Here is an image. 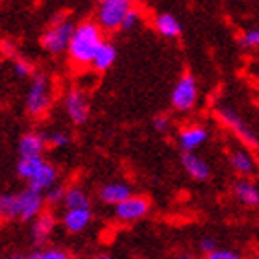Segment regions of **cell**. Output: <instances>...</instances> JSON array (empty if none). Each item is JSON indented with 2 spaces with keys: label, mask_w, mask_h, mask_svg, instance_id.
I'll return each mask as SVG.
<instances>
[{
  "label": "cell",
  "mask_w": 259,
  "mask_h": 259,
  "mask_svg": "<svg viewBox=\"0 0 259 259\" xmlns=\"http://www.w3.org/2000/svg\"><path fill=\"white\" fill-rule=\"evenodd\" d=\"M0 217H2V221L21 219V196H19V193H4L0 196Z\"/></svg>",
  "instance_id": "21"
},
{
  "label": "cell",
  "mask_w": 259,
  "mask_h": 259,
  "mask_svg": "<svg viewBox=\"0 0 259 259\" xmlns=\"http://www.w3.org/2000/svg\"><path fill=\"white\" fill-rule=\"evenodd\" d=\"M132 6L124 0H102L97 10V24L106 32H115L122 28L126 13Z\"/></svg>",
  "instance_id": "4"
},
{
  "label": "cell",
  "mask_w": 259,
  "mask_h": 259,
  "mask_svg": "<svg viewBox=\"0 0 259 259\" xmlns=\"http://www.w3.org/2000/svg\"><path fill=\"white\" fill-rule=\"evenodd\" d=\"M19 196H21V221L22 222L35 221L43 213L45 194L28 187V189L21 191Z\"/></svg>",
  "instance_id": "9"
},
{
  "label": "cell",
  "mask_w": 259,
  "mask_h": 259,
  "mask_svg": "<svg viewBox=\"0 0 259 259\" xmlns=\"http://www.w3.org/2000/svg\"><path fill=\"white\" fill-rule=\"evenodd\" d=\"M233 194H235V198H237L241 204L250 205V207L259 205V189L250 182V180H239V182H235V185H233Z\"/></svg>",
  "instance_id": "20"
},
{
  "label": "cell",
  "mask_w": 259,
  "mask_h": 259,
  "mask_svg": "<svg viewBox=\"0 0 259 259\" xmlns=\"http://www.w3.org/2000/svg\"><path fill=\"white\" fill-rule=\"evenodd\" d=\"M95 259H115V257H111V255H108V254H100V255H97Z\"/></svg>",
  "instance_id": "33"
},
{
  "label": "cell",
  "mask_w": 259,
  "mask_h": 259,
  "mask_svg": "<svg viewBox=\"0 0 259 259\" xmlns=\"http://www.w3.org/2000/svg\"><path fill=\"white\" fill-rule=\"evenodd\" d=\"M180 161L184 165L185 172L189 174L193 180H196V182H205V180L209 178V174H211L209 165H207L196 152H182Z\"/></svg>",
  "instance_id": "11"
},
{
  "label": "cell",
  "mask_w": 259,
  "mask_h": 259,
  "mask_svg": "<svg viewBox=\"0 0 259 259\" xmlns=\"http://www.w3.org/2000/svg\"><path fill=\"white\" fill-rule=\"evenodd\" d=\"M154 28L157 30L159 35L167 39H176L182 33V24L170 13H157L156 19H154Z\"/></svg>",
  "instance_id": "19"
},
{
  "label": "cell",
  "mask_w": 259,
  "mask_h": 259,
  "mask_svg": "<svg viewBox=\"0 0 259 259\" xmlns=\"http://www.w3.org/2000/svg\"><path fill=\"white\" fill-rule=\"evenodd\" d=\"M102 28L98 26L97 22L85 21L80 22L76 26L74 33H72V39H70L69 45V58L70 61L78 67H85V65H91L95 60V54H97L98 47L102 45Z\"/></svg>",
  "instance_id": "1"
},
{
  "label": "cell",
  "mask_w": 259,
  "mask_h": 259,
  "mask_svg": "<svg viewBox=\"0 0 259 259\" xmlns=\"http://www.w3.org/2000/svg\"><path fill=\"white\" fill-rule=\"evenodd\" d=\"M13 72L19 78H30V76H35V67L32 61L24 60V58H17L13 61Z\"/></svg>",
  "instance_id": "25"
},
{
  "label": "cell",
  "mask_w": 259,
  "mask_h": 259,
  "mask_svg": "<svg viewBox=\"0 0 259 259\" xmlns=\"http://www.w3.org/2000/svg\"><path fill=\"white\" fill-rule=\"evenodd\" d=\"M209 137V132L204 128V126L193 124V126H185V128L180 130L178 134V145L182 148V152H194L198 146H202Z\"/></svg>",
  "instance_id": "10"
},
{
  "label": "cell",
  "mask_w": 259,
  "mask_h": 259,
  "mask_svg": "<svg viewBox=\"0 0 259 259\" xmlns=\"http://www.w3.org/2000/svg\"><path fill=\"white\" fill-rule=\"evenodd\" d=\"M150 209V202L145 196H130L124 202H120L119 205H115V215L122 222H134L139 221L148 213Z\"/></svg>",
  "instance_id": "8"
},
{
  "label": "cell",
  "mask_w": 259,
  "mask_h": 259,
  "mask_svg": "<svg viewBox=\"0 0 259 259\" xmlns=\"http://www.w3.org/2000/svg\"><path fill=\"white\" fill-rule=\"evenodd\" d=\"M24 106H26L28 115L33 117V119L43 117L52 106V83L41 72H35V76H32Z\"/></svg>",
  "instance_id": "2"
},
{
  "label": "cell",
  "mask_w": 259,
  "mask_h": 259,
  "mask_svg": "<svg viewBox=\"0 0 259 259\" xmlns=\"http://www.w3.org/2000/svg\"><path fill=\"white\" fill-rule=\"evenodd\" d=\"M139 19H141L139 11L134 10V8H130V11L124 17V22H122V30H126V32H128V30H134L135 24L139 22Z\"/></svg>",
  "instance_id": "29"
},
{
  "label": "cell",
  "mask_w": 259,
  "mask_h": 259,
  "mask_svg": "<svg viewBox=\"0 0 259 259\" xmlns=\"http://www.w3.org/2000/svg\"><path fill=\"white\" fill-rule=\"evenodd\" d=\"M65 111H67V117L70 119V122L76 126L85 124L89 120V104H87L85 93L78 89V87H72L67 91L65 95Z\"/></svg>",
  "instance_id": "7"
},
{
  "label": "cell",
  "mask_w": 259,
  "mask_h": 259,
  "mask_svg": "<svg viewBox=\"0 0 259 259\" xmlns=\"http://www.w3.org/2000/svg\"><path fill=\"white\" fill-rule=\"evenodd\" d=\"M168 128H170V119H168L167 115H157L156 119H154V130H156V132L167 134Z\"/></svg>",
  "instance_id": "31"
},
{
  "label": "cell",
  "mask_w": 259,
  "mask_h": 259,
  "mask_svg": "<svg viewBox=\"0 0 259 259\" xmlns=\"http://www.w3.org/2000/svg\"><path fill=\"white\" fill-rule=\"evenodd\" d=\"M65 193H67V189H63L61 185H54L52 189H49L45 193V202H49L52 205L60 204V202L65 200Z\"/></svg>",
  "instance_id": "27"
},
{
  "label": "cell",
  "mask_w": 259,
  "mask_h": 259,
  "mask_svg": "<svg viewBox=\"0 0 259 259\" xmlns=\"http://www.w3.org/2000/svg\"><path fill=\"white\" fill-rule=\"evenodd\" d=\"M74 30H76L74 22H70L69 19H58L41 35V47L49 54H61L65 50H69L70 39H72Z\"/></svg>",
  "instance_id": "3"
},
{
  "label": "cell",
  "mask_w": 259,
  "mask_h": 259,
  "mask_svg": "<svg viewBox=\"0 0 259 259\" xmlns=\"http://www.w3.org/2000/svg\"><path fill=\"white\" fill-rule=\"evenodd\" d=\"M54 226H56V219L54 215L50 213V211H43L41 215L35 219L32 226V241L35 246H43L49 237L52 235L54 232Z\"/></svg>",
  "instance_id": "13"
},
{
  "label": "cell",
  "mask_w": 259,
  "mask_h": 259,
  "mask_svg": "<svg viewBox=\"0 0 259 259\" xmlns=\"http://www.w3.org/2000/svg\"><path fill=\"white\" fill-rule=\"evenodd\" d=\"M198 98V83L193 74H184L176 81L172 93H170V104L176 111H189L194 108Z\"/></svg>",
  "instance_id": "6"
},
{
  "label": "cell",
  "mask_w": 259,
  "mask_h": 259,
  "mask_svg": "<svg viewBox=\"0 0 259 259\" xmlns=\"http://www.w3.org/2000/svg\"><path fill=\"white\" fill-rule=\"evenodd\" d=\"M63 204L67 209H91V200L81 187H69Z\"/></svg>",
  "instance_id": "22"
},
{
  "label": "cell",
  "mask_w": 259,
  "mask_h": 259,
  "mask_svg": "<svg viewBox=\"0 0 259 259\" xmlns=\"http://www.w3.org/2000/svg\"><path fill=\"white\" fill-rule=\"evenodd\" d=\"M100 2H102V0H100ZM124 2H128V4H132V2H134V0H124Z\"/></svg>",
  "instance_id": "35"
},
{
  "label": "cell",
  "mask_w": 259,
  "mask_h": 259,
  "mask_svg": "<svg viewBox=\"0 0 259 259\" xmlns=\"http://www.w3.org/2000/svg\"><path fill=\"white\" fill-rule=\"evenodd\" d=\"M100 200L104 204L109 205H119L120 202H124L126 198L132 196V191L126 184H120V182H113V184H106L100 189Z\"/></svg>",
  "instance_id": "17"
},
{
  "label": "cell",
  "mask_w": 259,
  "mask_h": 259,
  "mask_svg": "<svg viewBox=\"0 0 259 259\" xmlns=\"http://www.w3.org/2000/svg\"><path fill=\"white\" fill-rule=\"evenodd\" d=\"M61 222L69 233H80L91 222V209H67Z\"/></svg>",
  "instance_id": "16"
},
{
  "label": "cell",
  "mask_w": 259,
  "mask_h": 259,
  "mask_svg": "<svg viewBox=\"0 0 259 259\" xmlns=\"http://www.w3.org/2000/svg\"><path fill=\"white\" fill-rule=\"evenodd\" d=\"M230 165H232L233 170L237 174H241V176H250V174L255 170L254 157H252V154H250L244 146L233 148V150L230 152Z\"/></svg>",
  "instance_id": "15"
},
{
  "label": "cell",
  "mask_w": 259,
  "mask_h": 259,
  "mask_svg": "<svg viewBox=\"0 0 259 259\" xmlns=\"http://www.w3.org/2000/svg\"><path fill=\"white\" fill-rule=\"evenodd\" d=\"M47 143L54 146V148H61V146H67L70 143V137L61 130H56L50 135H47Z\"/></svg>",
  "instance_id": "28"
},
{
  "label": "cell",
  "mask_w": 259,
  "mask_h": 259,
  "mask_svg": "<svg viewBox=\"0 0 259 259\" xmlns=\"http://www.w3.org/2000/svg\"><path fill=\"white\" fill-rule=\"evenodd\" d=\"M11 259H19V257H11Z\"/></svg>",
  "instance_id": "36"
},
{
  "label": "cell",
  "mask_w": 259,
  "mask_h": 259,
  "mask_svg": "<svg viewBox=\"0 0 259 259\" xmlns=\"http://www.w3.org/2000/svg\"><path fill=\"white\" fill-rule=\"evenodd\" d=\"M22 259H70V255L61 248H47V250H37L28 254Z\"/></svg>",
  "instance_id": "24"
},
{
  "label": "cell",
  "mask_w": 259,
  "mask_h": 259,
  "mask_svg": "<svg viewBox=\"0 0 259 259\" xmlns=\"http://www.w3.org/2000/svg\"><path fill=\"white\" fill-rule=\"evenodd\" d=\"M178 259H194V257H193L191 254H180V255H178Z\"/></svg>",
  "instance_id": "34"
},
{
  "label": "cell",
  "mask_w": 259,
  "mask_h": 259,
  "mask_svg": "<svg viewBox=\"0 0 259 259\" xmlns=\"http://www.w3.org/2000/svg\"><path fill=\"white\" fill-rule=\"evenodd\" d=\"M58 182V170H56L54 165H50L49 161L43 163V167L39 168L35 176H33L30 182H28V187L33 191H37V193H47L49 189H52Z\"/></svg>",
  "instance_id": "14"
},
{
  "label": "cell",
  "mask_w": 259,
  "mask_h": 259,
  "mask_svg": "<svg viewBox=\"0 0 259 259\" xmlns=\"http://www.w3.org/2000/svg\"><path fill=\"white\" fill-rule=\"evenodd\" d=\"M117 61V49L111 41H106L104 39L102 45L98 47L97 54H95V60H93L91 67L98 72H104L108 70L109 67H113V63Z\"/></svg>",
  "instance_id": "18"
},
{
  "label": "cell",
  "mask_w": 259,
  "mask_h": 259,
  "mask_svg": "<svg viewBox=\"0 0 259 259\" xmlns=\"http://www.w3.org/2000/svg\"><path fill=\"white\" fill-rule=\"evenodd\" d=\"M239 45L246 50H259V28L244 32L239 39Z\"/></svg>",
  "instance_id": "26"
},
{
  "label": "cell",
  "mask_w": 259,
  "mask_h": 259,
  "mask_svg": "<svg viewBox=\"0 0 259 259\" xmlns=\"http://www.w3.org/2000/svg\"><path fill=\"white\" fill-rule=\"evenodd\" d=\"M47 146V135L37 132H28L19 139V157H39L43 156Z\"/></svg>",
  "instance_id": "12"
},
{
  "label": "cell",
  "mask_w": 259,
  "mask_h": 259,
  "mask_svg": "<svg viewBox=\"0 0 259 259\" xmlns=\"http://www.w3.org/2000/svg\"><path fill=\"white\" fill-rule=\"evenodd\" d=\"M205 259H243L239 254L232 252V250H219L217 248L215 252H211V254L205 255Z\"/></svg>",
  "instance_id": "30"
},
{
  "label": "cell",
  "mask_w": 259,
  "mask_h": 259,
  "mask_svg": "<svg viewBox=\"0 0 259 259\" xmlns=\"http://www.w3.org/2000/svg\"><path fill=\"white\" fill-rule=\"evenodd\" d=\"M217 117H219V120H221L222 124L226 126V128H230L233 134L237 135V139L241 141L244 146H248V148H257L259 146V139H257V135L254 134V130L244 122L243 117H241L235 109L228 108V106L219 108L217 109Z\"/></svg>",
  "instance_id": "5"
},
{
  "label": "cell",
  "mask_w": 259,
  "mask_h": 259,
  "mask_svg": "<svg viewBox=\"0 0 259 259\" xmlns=\"http://www.w3.org/2000/svg\"><path fill=\"white\" fill-rule=\"evenodd\" d=\"M200 250H202L205 255L211 254V252H215V250H217V241L213 237L202 239V243H200Z\"/></svg>",
  "instance_id": "32"
},
{
  "label": "cell",
  "mask_w": 259,
  "mask_h": 259,
  "mask_svg": "<svg viewBox=\"0 0 259 259\" xmlns=\"http://www.w3.org/2000/svg\"><path fill=\"white\" fill-rule=\"evenodd\" d=\"M43 156L39 157H19V161H17V176L22 180H26V182H30V180L35 176V172H37L39 168L43 167Z\"/></svg>",
  "instance_id": "23"
}]
</instances>
